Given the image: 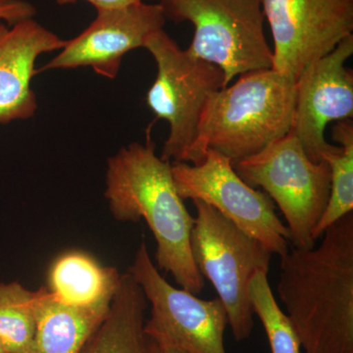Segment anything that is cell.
I'll return each mask as SVG.
<instances>
[{
  "mask_svg": "<svg viewBox=\"0 0 353 353\" xmlns=\"http://www.w3.org/2000/svg\"><path fill=\"white\" fill-rule=\"evenodd\" d=\"M332 137L339 145L325 153L323 161L329 165L331 187L326 208L313 231L317 241L331 225L353 209V122L339 121L332 128Z\"/></svg>",
  "mask_w": 353,
  "mask_h": 353,
  "instance_id": "obj_17",
  "label": "cell"
},
{
  "mask_svg": "<svg viewBox=\"0 0 353 353\" xmlns=\"http://www.w3.org/2000/svg\"><path fill=\"white\" fill-rule=\"evenodd\" d=\"M111 303L72 305L57 299L48 287L39 288L36 290V331L30 353L82 352L108 317Z\"/></svg>",
  "mask_w": 353,
  "mask_h": 353,
  "instance_id": "obj_14",
  "label": "cell"
},
{
  "mask_svg": "<svg viewBox=\"0 0 353 353\" xmlns=\"http://www.w3.org/2000/svg\"><path fill=\"white\" fill-rule=\"evenodd\" d=\"M281 256L277 292L305 353H353V213Z\"/></svg>",
  "mask_w": 353,
  "mask_h": 353,
  "instance_id": "obj_1",
  "label": "cell"
},
{
  "mask_svg": "<svg viewBox=\"0 0 353 353\" xmlns=\"http://www.w3.org/2000/svg\"><path fill=\"white\" fill-rule=\"evenodd\" d=\"M128 272L152 306L145 331L158 347L185 353H227L224 336L229 321L220 299L206 301L172 285L153 263L145 240Z\"/></svg>",
  "mask_w": 353,
  "mask_h": 353,
  "instance_id": "obj_8",
  "label": "cell"
},
{
  "mask_svg": "<svg viewBox=\"0 0 353 353\" xmlns=\"http://www.w3.org/2000/svg\"><path fill=\"white\" fill-rule=\"evenodd\" d=\"M121 275L116 267L102 266L88 253L72 250L51 265L48 289L60 301L72 305L111 303Z\"/></svg>",
  "mask_w": 353,
  "mask_h": 353,
  "instance_id": "obj_16",
  "label": "cell"
},
{
  "mask_svg": "<svg viewBox=\"0 0 353 353\" xmlns=\"http://www.w3.org/2000/svg\"><path fill=\"white\" fill-rule=\"evenodd\" d=\"M148 299L129 272L121 275L108 317L81 353H158L145 333Z\"/></svg>",
  "mask_w": 353,
  "mask_h": 353,
  "instance_id": "obj_15",
  "label": "cell"
},
{
  "mask_svg": "<svg viewBox=\"0 0 353 353\" xmlns=\"http://www.w3.org/2000/svg\"><path fill=\"white\" fill-rule=\"evenodd\" d=\"M0 353H6V350H3V347L0 345Z\"/></svg>",
  "mask_w": 353,
  "mask_h": 353,
  "instance_id": "obj_24",
  "label": "cell"
},
{
  "mask_svg": "<svg viewBox=\"0 0 353 353\" xmlns=\"http://www.w3.org/2000/svg\"><path fill=\"white\" fill-rule=\"evenodd\" d=\"M145 2H159L160 0H143Z\"/></svg>",
  "mask_w": 353,
  "mask_h": 353,
  "instance_id": "obj_23",
  "label": "cell"
},
{
  "mask_svg": "<svg viewBox=\"0 0 353 353\" xmlns=\"http://www.w3.org/2000/svg\"><path fill=\"white\" fill-rule=\"evenodd\" d=\"M166 21L159 2L97 10V17L87 29L68 39L41 70L90 67L97 75L113 80L119 73L123 57L143 48L146 39L163 29Z\"/></svg>",
  "mask_w": 353,
  "mask_h": 353,
  "instance_id": "obj_12",
  "label": "cell"
},
{
  "mask_svg": "<svg viewBox=\"0 0 353 353\" xmlns=\"http://www.w3.org/2000/svg\"><path fill=\"white\" fill-rule=\"evenodd\" d=\"M158 347V345H157ZM158 353H185L182 350H176L172 347H158Z\"/></svg>",
  "mask_w": 353,
  "mask_h": 353,
  "instance_id": "obj_22",
  "label": "cell"
},
{
  "mask_svg": "<svg viewBox=\"0 0 353 353\" xmlns=\"http://www.w3.org/2000/svg\"><path fill=\"white\" fill-rule=\"evenodd\" d=\"M241 180L261 188L284 215L294 248H314L313 231L326 208L331 172L308 157L292 132L233 165Z\"/></svg>",
  "mask_w": 353,
  "mask_h": 353,
  "instance_id": "obj_7",
  "label": "cell"
},
{
  "mask_svg": "<svg viewBox=\"0 0 353 353\" xmlns=\"http://www.w3.org/2000/svg\"><path fill=\"white\" fill-rule=\"evenodd\" d=\"M67 41L34 18L13 25L0 22V124L34 116L38 101L31 83L37 59L61 50Z\"/></svg>",
  "mask_w": 353,
  "mask_h": 353,
  "instance_id": "obj_13",
  "label": "cell"
},
{
  "mask_svg": "<svg viewBox=\"0 0 353 353\" xmlns=\"http://www.w3.org/2000/svg\"><path fill=\"white\" fill-rule=\"evenodd\" d=\"M36 14V7L27 0H0V21L8 25L34 18Z\"/></svg>",
  "mask_w": 353,
  "mask_h": 353,
  "instance_id": "obj_20",
  "label": "cell"
},
{
  "mask_svg": "<svg viewBox=\"0 0 353 353\" xmlns=\"http://www.w3.org/2000/svg\"><path fill=\"white\" fill-rule=\"evenodd\" d=\"M353 54V34L304 69L296 81L290 132L312 161L321 162L334 146L325 139L331 122L352 119L353 72L345 62Z\"/></svg>",
  "mask_w": 353,
  "mask_h": 353,
  "instance_id": "obj_11",
  "label": "cell"
},
{
  "mask_svg": "<svg viewBox=\"0 0 353 353\" xmlns=\"http://www.w3.org/2000/svg\"><path fill=\"white\" fill-rule=\"evenodd\" d=\"M296 81L273 68L248 72L209 99L189 163L201 164L208 150L232 163L256 154L290 131Z\"/></svg>",
  "mask_w": 353,
  "mask_h": 353,
  "instance_id": "obj_3",
  "label": "cell"
},
{
  "mask_svg": "<svg viewBox=\"0 0 353 353\" xmlns=\"http://www.w3.org/2000/svg\"><path fill=\"white\" fill-rule=\"evenodd\" d=\"M58 6H69L78 2L79 0H54ZM94 7L95 10H101V9L121 8L134 6V4L141 3L143 0H83Z\"/></svg>",
  "mask_w": 353,
  "mask_h": 353,
  "instance_id": "obj_21",
  "label": "cell"
},
{
  "mask_svg": "<svg viewBox=\"0 0 353 353\" xmlns=\"http://www.w3.org/2000/svg\"><path fill=\"white\" fill-rule=\"evenodd\" d=\"M172 174L183 199L212 206L272 254L281 257L290 250L289 230L278 217L273 201L241 180L229 158L208 150L201 164L173 162Z\"/></svg>",
  "mask_w": 353,
  "mask_h": 353,
  "instance_id": "obj_9",
  "label": "cell"
},
{
  "mask_svg": "<svg viewBox=\"0 0 353 353\" xmlns=\"http://www.w3.org/2000/svg\"><path fill=\"white\" fill-rule=\"evenodd\" d=\"M253 312L263 325L272 353H301L296 329L274 296L267 272L259 271L250 283Z\"/></svg>",
  "mask_w": 353,
  "mask_h": 353,
  "instance_id": "obj_19",
  "label": "cell"
},
{
  "mask_svg": "<svg viewBox=\"0 0 353 353\" xmlns=\"http://www.w3.org/2000/svg\"><path fill=\"white\" fill-rule=\"evenodd\" d=\"M143 48L157 66L146 104L158 119L169 124L160 157L189 163L204 108L213 94L226 87L224 72L183 50L164 29L150 34Z\"/></svg>",
  "mask_w": 353,
  "mask_h": 353,
  "instance_id": "obj_6",
  "label": "cell"
},
{
  "mask_svg": "<svg viewBox=\"0 0 353 353\" xmlns=\"http://www.w3.org/2000/svg\"><path fill=\"white\" fill-rule=\"evenodd\" d=\"M36 290L0 283V345L6 353H30L36 331Z\"/></svg>",
  "mask_w": 353,
  "mask_h": 353,
  "instance_id": "obj_18",
  "label": "cell"
},
{
  "mask_svg": "<svg viewBox=\"0 0 353 353\" xmlns=\"http://www.w3.org/2000/svg\"><path fill=\"white\" fill-rule=\"evenodd\" d=\"M104 196L119 222L143 219L157 241V268L170 274L181 289L194 294L204 289L190 252L192 217L179 196L170 161L155 152L150 136L108 158Z\"/></svg>",
  "mask_w": 353,
  "mask_h": 353,
  "instance_id": "obj_2",
  "label": "cell"
},
{
  "mask_svg": "<svg viewBox=\"0 0 353 353\" xmlns=\"http://www.w3.org/2000/svg\"><path fill=\"white\" fill-rule=\"evenodd\" d=\"M192 202L196 210L190 234L194 265L224 304L234 340H248L254 327L250 283L257 272L269 273L273 254L212 206Z\"/></svg>",
  "mask_w": 353,
  "mask_h": 353,
  "instance_id": "obj_5",
  "label": "cell"
},
{
  "mask_svg": "<svg viewBox=\"0 0 353 353\" xmlns=\"http://www.w3.org/2000/svg\"><path fill=\"white\" fill-rule=\"evenodd\" d=\"M166 20L190 22L194 34L185 50L217 65L227 85L248 72L273 68L264 32L263 0H160Z\"/></svg>",
  "mask_w": 353,
  "mask_h": 353,
  "instance_id": "obj_4",
  "label": "cell"
},
{
  "mask_svg": "<svg viewBox=\"0 0 353 353\" xmlns=\"http://www.w3.org/2000/svg\"><path fill=\"white\" fill-rule=\"evenodd\" d=\"M263 10L273 69L294 81L353 34V0H263Z\"/></svg>",
  "mask_w": 353,
  "mask_h": 353,
  "instance_id": "obj_10",
  "label": "cell"
}]
</instances>
